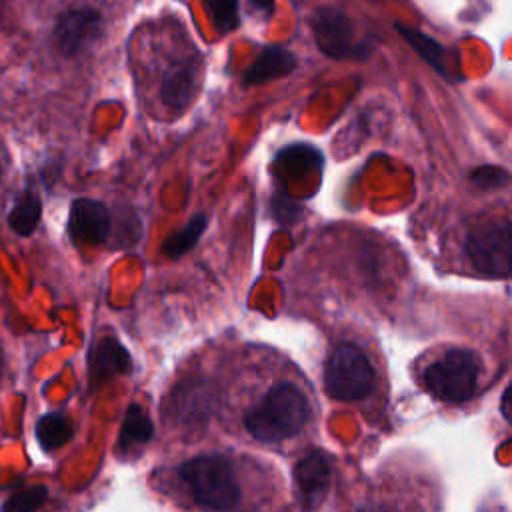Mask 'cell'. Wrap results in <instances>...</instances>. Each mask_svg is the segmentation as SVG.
I'll list each match as a JSON object with an SVG mask.
<instances>
[{"mask_svg": "<svg viewBox=\"0 0 512 512\" xmlns=\"http://www.w3.org/2000/svg\"><path fill=\"white\" fill-rule=\"evenodd\" d=\"M174 478L192 506L206 512H238L246 500V476L228 454H198L176 466Z\"/></svg>", "mask_w": 512, "mask_h": 512, "instance_id": "obj_2", "label": "cell"}, {"mask_svg": "<svg viewBox=\"0 0 512 512\" xmlns=\"http://www.w3.org/2000/svg\"><path fill=\"white\" fill-rule=\"evenodd\" d=\"M212 396L208 392V382L200 378H190L188 382L178 384L174 390V414L184 424H198L210 412Z\"/></svg>", "mask_w": 512, "mask_h": 512, "instance_id": "obj_13", "label": "cell"}, {"mask_svg": "<svg viewBox=\"0 0 512 512\" xmlns=\"http://www.w3.org/2000/svg\"><path fill=\"white\" fill-rule=\"evenodd\" d=\"M130 370V356L126 348L112 336L98 340L90 352V384L98 386L104 380L126 374Z\"/></svg>", "mask_w": 512, "mask_h": 512, "instance_id": "obj_11", "label": "cell"}, {"mask_svg": "<svg viewBox=\"0 0 512 512\" xmlns=\"http://www.w3.org/2000/svg\"><path fill=\"white\" fill-rule=\"evenodd\" d=\"M510 180V174L508 170H504L502 166H492V164H486V166H478L472 174H470V182L480 188V190H496V188H502L506 186Z\"/></svg>", "mask_w": 512, "mask_h": 512, "instance_id": "obj_22", "label": "cell"}, {"mask_svg": "<svg viewBox=\"0 0 512 512\" xmlns=\"http://www.w3.org/2000/svg\"><path fill=\"white\" fill-rule=\"evenodd\" d=\"M396 30H398V34L420 54V58H422L426 64H430L440 76L450 78L448 52H446V48H444L438 40H434V38L426 36L424 32H420V30H416V28H410V26H406V24H396Z\"/></svg>", "mask_w": 512, "mask_h": 512, "instance_id": "obj_14", "label": "cell"}, {"mask_svg": "<svg viewBox=\"0 0 512 512\" xmlns=\"http://www.w3.org/2000/svg\"><path fill=\"white\" fill-rule=\"evenodd\" d=\"M206 10L220 34H228L240 24L238 0H206Z\"/></svg>", "mask_w": 512, "mask_h": 512, "instance_id": "obj_20", "label": "cell"}, {"mask_svg": "<svg viewBox=\"0 0 512 512\" xmlns=\"http://www.w3.org/2000/svg\"><path fill=\"white\" fill-rule=\"evenodd\" d=\"M202 78V62L196 50L174 60L162 74L160 96L174 112H182L194 100Z\"/></svg>", "mask_w": 512, "mask_h": 512, "instance_id": "obj_8", "label": "cell"}, {"mask_svg": "<svg viewBox=\"0 0 512 512\" xmlns=\"http://www.w3.org/2000/svg\"><path fill=\"white\" fill-rule=\"evenodd\" d=\"M296 68V58L284 46H266L244 72V86H260L288 76Z\"/></svg>", "mask_w": 512, "mask_h": 512, "instance_id": "obj_12", "label": "cell"}, {"mask_svg": "<svg viewBox=\"0 0 512 512\" xmlns=\"http://www.w3.org/2000/svg\"><path fill=\"white\" fill-rule=\"evenodd\" d=\"M0 374H2V352H0Z\"/></svg>", "mask_w": 512, "mask_h": 512, "instance_id": "obj_25", "label": "cell"}, {"mask_svg": "<svg viewBox=\"0 0 512 512\" xmlns=\"http://www.w3.org/2000/svg\"><path fill=\"white\" fill-rule=\"evenodd\" d=\"M294 482L308 510L316 508L330 486V464L322 452H308L294 466Z\"/></svg>", "mask_w": 512, "mask_h": 512, "instance_id": "obj_10", "label": "cell"}, {"mask_svg": "<svg viewBox=\"0 0 512 512\" xmlns=\"http://www.w3.org/2000/svg\"><path fill=\"white\" fill-rule=\"evenodd\" d=\"M248 2L256 12H260L264 16H270L274 12V0H248Z\"/></svg>", "mask_w": 512, "mask_h": 512, "instance_id": "obj_23", "label": "cell"}, {"mask_svg": "<svg viewBox=\"0 0 512 512\" xmlns=\"http://www.w3.org/2000/svg\"><path fill=\"white\" fill-rule=\"evenodd\" d=\"M376 388V370L368 356L350 342H342L324 362V390L338 402L366 400Z\"/></svg>", "mask_w": 512, "mask_h": 512, "instance_id": "obj_4", "label": "cell"}, {"mask_svg": "<svg viewBox=\"0 0 512 512\" xmlns=\"http://www.w3.org/2000/svg\"><path fill=\"white\" fill-rule=\"evenodd\" d=\"M102 32L98 10L82 6L62 12L54 26V46L62 56H76L86 50Z\"/></svg>", "mask_w": 512, "mask_h": 512, "instance_id": "obj_7", "label": "cell"}, {"mask_svg": "<svg viewBox=\"0 0 512 512\" xmlns=\"http://www.w3.org/2000/svg\"><path fill=\"white\" fill-rule=\"evenodd\" d=\"M112 218L108 208L92 198H76L70 206L68 234L78 246H98L110 234Z\"/></svg>", "mask_w": 512, "mask_h": 512, "instance_id": "obj_9", "label": "cell"}, {"mask_svg": "<svg viewBox=\"0 0 512 512\" xmlns=\"http://www.w3.org/2000/svg\"><path fill=\"white\" fill-rule=\"evenodd\" d=\"M464 250L476 272L490 278H508L512 270L510 222L492 220L472 228L466 236Z\"/></svg>", "mask_w": 512, "mask_h": 512, "instance_id": "obj_5", "label": "cell"}, {"mask_svg": "<svg viewBox=\"0 0 512 512\" xmlns=\"http://www.w3.org/2000/svg\"><path fill=\"white\" fill-rule=\"evenodd\" d=\"M508 402H510V400H508V390H506L504 396H502V410H504V418H506V420L510 418V414H508Z\"/></svg>", "mask_w": 512, "mask_h": 512, "instance_id": "obj_24", "label": "cell"}, {"mask_svg": "<svg viewBox=\"0 0 512 512\" xmlns=\"http://www.w3.org/2000/svg\"><path fill=\"white\" fill-rule=\"evenodd\" d=\"M310 26L316 46L330 58H366L368 48L356 36L352 18L334 6L316 8Z\"/></svg>", "mask_w": 512, "mask_h": 512, "instance_id": "obj_6", "label": "cell"}, {"mask_svg": "<svg viewBox=\"0 0 512 512\" xmlns=\"http://www.w3.org/2000/svg\"><path fill=\"white\" fill-rule=\"evenodd\" d=\"M482 372L484 366L476 352L452 346L426 362L420 380L436 400L462 404L478 394Z\"/></svg>", "mask_w": 512, "mask_h": 512, "instance_id": "obj_3", "label": "cell"}, {"mask_svg": "<svg viewBox=\"0 0 512 512\" xmlns=\"http://www.w3.org/2000/svg\"><path fill=\"white\" fill-rule=\"evenodd\" d=\"M72 438V424L64 414L48 412L36 422V440L44 450H56Z\"/></svg>", "mask_w": 512, "mask_h": 512, "instance_id": "obj_18", "label": "cell"}, {"mask_svg": "<svg viewBox=\"0 0 512 512\" xmlns=\"http://www.w3.org/2000/svg\"><path fill=\"white\" fill-rule=\"evenodd\" d=\"M46 496H48L46 486L42 484L26 486L14 492L12 496H8V500L2 504V512H34L46 502Z\"/></svg>", "mask_w": 512, "mask_h": 512, "instance_id": "obj_21", "label": "cell"}, {"mask_svg": "<svg viewBox=\"0 0 512 512\" xmlns=\"http://www.w3.org/2000/svg\"><path fill=\"white\" fill-rule=\"evenodd\" d=\"M314 408L306 386L286 378L262 390L242 414V430L254 442L282 444L308 428Z\"/></svg>", "mask_w": 512, "mask_h": 512, "instance_id": "obj_1", "label": "cell"}, {"mask_svg": "<svg viewBox=\"0 0 512 512\" xmlns=\"http://www.w3.org/2000/svg\"><path fill=\"white\" fill-rule=\"evenodd\" d=\"M154 426L150 416L142 410V406L138 404H130L120 428V438H118V446L122 450H132L136 446H144L150 438H152Z\"/></svg>", "mask_w": 512, "mask_h": 512, "instance_id": "obj_16", "label": "cell"}, {"mask_svg": "<svg viewBox=\"0 0 512 512\" xmlns=\"http://www.w3.org/2000/svg\"><path fill=\"white\" fill-rule=\"evenodd\" d=\"M318 168H322V154L310 144H292L282 148L274 158V172H282L286 176H298Z\"/></svg>", "mask_w": 512, "mask_h": 512, "instance_id": "obj_15", "label": "cell"}, {"mask_svg": "<svg viewBox=\"0 0 512 512\" xmlns=\"http://www.w3.org/2000/svg\"><path fill=\"white\" fill-rule=\"evenodd\" d=\"M40 214H42L40 198L32 190H26L18 196V200L10 208L8 224L16 234L30 236L40 222Z\"/></svg>", "mask_w": 512, "mask_h": 512, "instance_id": "obj_17", "label": "cell"}, {"mask_svg": "<svg viewBox=\"0 0 512 512\" xmlns=\"http://www.w3.org/2000/svg\"><path fill=\"white\" fill-rule=\"evenodd\" d=\"M206 224H208V218H206L204 214L192 216V220H190L184 228H180L178 232L170 234V236L164 240V244H162L164 256H168V258H180V256H184L186 252H190V250L198 244V240H200V236H202Z\"/></svg>", "mask_w": 512, "mask_h": 512, "instance_id": "obj_19", "label": "cell"}]
</instances>
